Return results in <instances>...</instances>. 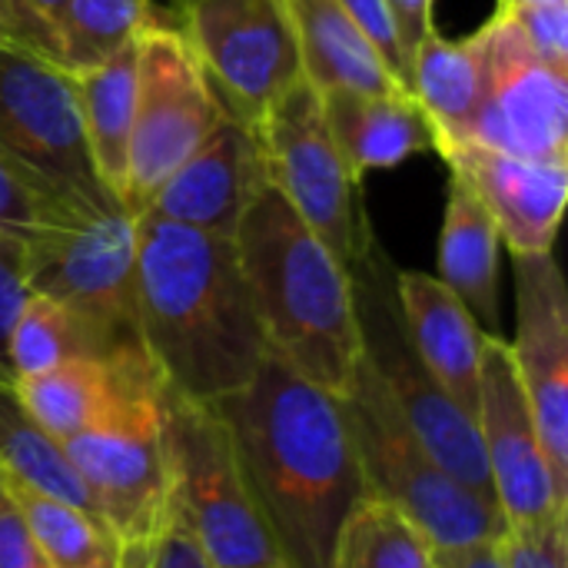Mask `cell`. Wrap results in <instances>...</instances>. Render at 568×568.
I'll use <instances>...</instances> for the list:
<instances>
[{"label": "cell", "mask_w": 568, "mask_h": 568, "mask_svg": "<svg viewBox=\"0 0 568 568\" xmlns=\"http://www.w3.org/2000/svg\"><path fill=\"white\" fill-rule=\"evenodd\" d=\"M226 419L250 496L290 568H326L333 539L363 496L339 396L266 349L253 379L213 403Z\"/></svg>", "instance_id": "cell-1"}, {"label": "cell", "mask_w": 568, "mask_h": 568, "mask_svg": "<svg viewBox=\"0 0 568 568\" xmlns=\"http://www.w3.org/2000/svg\"><path fill=\"white\" fill-rule=\"evenodd\" d=\"M140 343L166 389L220 403L240 393L266 336L233 236L136 216Z\"/></svg>", "instance_id": "cell-2"}, {"label": "cell", "mask_w": 568, "mask_h": 568, "mask_svg": "<svg viewBox=\"0 0 568 568\" xmlns=\"http://www.w3.org/2000/svg\"><path fill=\"white\" fill-rule=\"evenodd\" d=\"M233 243L266 346L320 389L346 396L363 353L349 270L273 186L250 203Z\"/></svg>", "instance_id": "cell-3"}, {"label": "cell", "mask_w": 568, "mask_h": 568, "mask_svg": "<svg viewBox=\"0 0 568 568\" xmlns=\"http://www.w3.org/2000/svg\"><path fill=\"white\" fill-rule=\"evenodd\" d=\"M27 283L93 336L100 356L140 349L136 216L116 196L63 200L27 236Z\"/></svg>", "instance_id": "cell-4"}, {"label": "cell", "mask_w": 568, "mask_h": 568, "mask_svg": "<svg viewBox=\"0 0 568 568\" xmlns=\"http://www.w3.org/2000/svg\"><path fill=\"white\" fill-rule=\"evenodd\" d=\"M339 403L356 446L366 496L396 506L439 552L496 542L506 536L499 506L476 496L433 459L363 356Z\"/></svg>", "instance_id": "cell-5"}, {"label": "cell", "mask_w": 568, "mask_h": 568, "mask_svg": "<svg viewBox=\"0 0 568 568\" xmlns=\"http://www.w3.org/2000/svg\"><path fill=\"white\" fill-rule=\"evenodd\" d=\"M160 436L170 479V509L210 568L283 562L250 496L233 433L213 403L163 386Z\"/></svg>", "instance_id": "cell-6"}, {"label": "cell", "mask_w": 568, "mask_h": 568, "mask_svg": "<svg viewBox=\"0 0 568 568\" xmlns=\"http://www.w3.org/2000/svg\"><path fill=\"white\" fill-rule=\"evenodd\" d=\"M349 280L363 363L379 376L396 409L406 416L409 429L433 453V459L476 496L496 503L479 433L423 366L396 300V266L379 240H373L369 250L349 266Z\"/></svg>", "instance_id": "cell-7"}, {"label": "cell", "mask_w": 568, "mask_h": 568, "mask_svg": "<svg viewBox=\"0 0 568 568\" xmlns=\"http://www.w3.org/2000/svg\"><path fill=\"white\" fill-rule=\"evenodd\" d=\"M270 186L349 270L376 240L363 190L323 116L320 90L300 77L256 123Z\"/></svg>", "instance_id": "cell-8"}, {"label": "cell", "mask_w": 568, "mask_h": 568, "mask_svg": "<svg viewBox=\"0 0 568 568\" xmlns=\"http://www.w3.org/2000/svg\"><path fill=\"white\" fill-rule=\"evenodd\" d=\"M216 100L180 20H160L136 37V110L126 156L123 206L140 216L166 176L223 120Z\"/></svg>", "instance_id": "cell-9"}, {"label": "cell", "mask_w": 568, "mask_h": 568, "mask_svg": "<svg viewBox=\"0 0 568 568\" xmlns=\"http://www.w3.org/2000/svg\"><path fill=\"white\" fill-rule=\"evenodd\" d=\"M0 156L60 196H113L87 150L77 73L13 43H0Z\"/></svg>", "instance_id": "cell-10"}, {"label": "cell", "mask_w": 568, "mask_h": 568, "mask_svg": "<svg viewBox=\"0 0 568 568\" xmlns=\"http://www.w3.org/2000/svg\"><path fill=\"white\" fill-rule=\"evenodd\" d=\"M180 27L223 110L253 130L303 77L283 0H190Z\"/></svg>", "instance_id": "cell-11"}, {"label": "cell", "mask_w": 568, "mask_h": 568, "mask_svg": "<svg viewBox=\"0 0 568 568\" xmlns=\"http://www.w3.org/2000/svg\"><path fill=\"white\" fill-rule=\"evenodd\" d=\"M476 433L489 466L493 499L506 519V529H532L566 516L568 496L556 486L516 373L513 346L499 333L483 336Z\"/></svg>", "instance_id": "cell-12"}, {"label": "cell", "mask_w": 568, "mask_h": 568, "mask_svg": "<svg viewBox=\"0 0 568 568\" xmlns=\"http://www.w3.org/2000/svg\"><path fill=\"white\" fill-rule=\"evenodd\" d=\"M60 449L116 549L150 546L173 523L160 409L87 429Z\"/></svg>", "instance_id": "cell-13"}, {"label": "cell", "mask_w": 568, "mask_h": 568, "mask_svg": "<svg viewBox=\"0 0 568 568\" xmlns=\"http://www.w3.org/2000/svg\"><path fill=\"white\" fill-rule=\"evenodd\" d=\"M483 37L489 80L469 140L529 160H568V70L536 57L503 10L483 23Z\"/></svg>", "instance_id": "cell-14"}, {"label": "cell", "mask_w": 568, "mask_h": 568, "mask_svg": "<svg viewBox=\"0 0 568 568\" xmlns=\"http://www.w3.org/2000/svg\"><path fill=\"white\" fill-rule=\"evenodd\" d=\"M516 260L513 359L559 493L568 496V293L552 253Z\"/></svg>", "instance_id": "cell-15"}, {"label": "cell", "mask_w": 568, "mask_h": 568, "mask_svg": "<svg viewBox=\"0 0 568 568\" xmlns=\"http://www.w3.org/2000/svg\"><path fill=\"white\" fill-rule=\"evenodd\" d=\"M270 186L256 130L230 113L213 133L166 176L140 216L236 236V226L260 190Z\"/></svg>", "instance_id": "cell-16"}, {"label": "cell", "mask_w": 568, "mask_h": 568, "mask_svg": "<svg viewBox=\"0 0 568 568\" xmlns=\"http://www.w3.org/2000/svg\"><path fill=\"white\" fill-rule=\"evenodd\" d=\"M499 226L513 256L552 253L568 200V160H529L473 140L439 150Z\"/></svg>", "instance_id": "cell-17"}, {"label": "cell", "mask_w": 568, "mask_h": 568, "mask_svg": "<svg viewBox=\"0 0 568 568\" xmlns=\"http://www.w3.org/2000/svg\"><path fill=\"white\" fill-rule=\"evenodd\" d=\"M396 300L423 366L476 426L486 329L439 276L396 270Z\"/></svg>", "instance_id": "cell-18"}, {"label": "cell", "mask_w": 568, "mask_h": 568, "mask_svg": "<svg viewBox=\"0 0 568 568\" xmlns=\"http://www.w3.org/2000/svg\"><path fill=\"white\" fill-rule=\"evenodd\" d=\"M320 97L326 126L356 180L373 170H393L409 156L436 150L433 123L409 90H323Z\"/></svg>", "instance_id": "cell-19"}, {"label": "cell", "mask_w": 568, "mask_h": 568, "mask_svg": "<svg viewBox=\"0 0 568 568\" xmlns=\"http://www.w3.org/2000/svg\"><path fill=\"white\" fill-rule=\"evenodd\" d=\"M283 7L300 47L303 77L320 93L323 90H359V93L406 90L339 0H283Z\"/></svg>", "instance_id": "cell-20"}, {"label": "cell", "mask_w": 568, "mask_h": 568, "mask_svg": "<svg viewBox=\"0 0 568 568\" xmlns=\"http://www.w3.org/2000/svg\"><path fill=\"white\" fill-rule=\"evenodd\" d=\"M489 60L483 27L469 37L449 40L433 30L413 53L409 93L436 133V153L473 136L483 100H486Z\"/></svg>", "instance_id": "cell-21"}, {"label": "cell", "mask_w": 568, "mask_h": 568, "mask_svg": "<svg viewBox=\"0 0 568 568\" xmlns=\"http://www.w3.org/2000/svg\"><path fill=\"white\" fill-rule=\"evenodd\" d=\"M499 250L503 236L466 180L449 176L439 233V280L466 303L486 333H499Z\"/></svg>", "instance_id": "cell-22"}, {"label": "cell", "mask_w": 568, "mask_h": 568, "mask_svg": "<svg viewBox=\"0 0 568 568\" xmlns=\"http://www.w3.org/2000/svg\"><path fill=\"white\" fill-rule=\"evenodd\" d=\"M77 100L87 150L100 183L123 200L126 156L136 110V40L120 47L103 63L77 73Z\"/></svg>", "instance_id": "cell-23"}, {"label": "cell", "mask_w": 568, "mask_h": 568, "mask_svg": "<svg viewBox=\"0 0 568 568\" xmlns=\"http://www.w3.org/2000/svg\"><path fill=\"white\" fill-rule=\"evenodd\" d=\"M3 496L23 516L43 562L50 568H116L120 549L103 523L57 496H47L7 473H0Z\"/></svg>", "instance_id": "cell-24"}, {"label": "cell", "mask_w": 568, "mask_h": 568, "mask_svg": "<svg viewBox=\"0 0 568 568\" xmlns=\"http://www.w3.org/2000/svg\"><path fill=\"white\" fill-rule=\"evenodd\" d=\"M326 568H436V549L396 506L363 493L333 539Z\"/></svg>", "instance_id": "cell-25"}, {"label": "cell", "mask_w": 568, "mask_h": 568, "mask_svg": "<svg viewBox=\"0 0 568 568\" xmlns=\"http://www.w3.org/2000/svg\"><path fill=\"white\" fill-rule=\"evenodd\" d=\"M0 473L93 513L90 496L77 479L67 453L30 419L17 396V379L7 376H0Z\"/></svg>", "instance_id": "cell-26"}, {"label": "cell", "mask_w": 568, "mask_h": 568, "mask_svg": "<svg viewBox=\"0 0 568 568\" xmlns=\"http://www.w3.org/2000/svg\"><path fill=\"white\" fill-rule=\"evenodd\" d=\"M160 20L150 0H67L57 27L60 63L73 73L90 70Z\"/></svg>", "instance_id": "cell-27"}, {"label": "cell", "mask_w": 568, "mask_h": 568, "mask_svg": "<svg viewBox=\"0 0 568 568\" xmlns=\"http://www.w3.org/2000/svg\"><path fill=\"white\" fill-rule=\"evenodd\" d=\"M93 356L103 359L93 336L80 326L73 313H67L60 303L30 293L20 306V316L7 339V363L13 379H27L37 373H47L67 359Z\"/></svg>", "instance_id": "cell-28"}, {"label": "cell", "mask_w": 568, "mask_h": 568, "mask_svg": "<svg viewBox=\"0 0 568 568\" xmlns=\"http://www.w3.org/2000/svg\"><path fill=\"white\" fill-rule=\"evenodd\" d=\"M63 200H83V196H60L40 180H33L27 170L0 156V233L3 236H30Z\"/></svg>", "instance_id": "cell-29"}, {"label": "cell", "mask_w": 568, "mask_h": 568, "mask_svg": "<svg viewBox=\"0 0 568 568\" xmlns=\"http://www.w3.org/2000/svg\"><path fill=\"white\" fill-rule=\"evenodd\" d=\"M523 40L546 63L568 70V0H529V3H499Z\"/></svg>", "instance_id": "cell-30"}, {"label": "cell", "mask_w": 568, "mask_h": 568, "mask_svg": "<svg viewBox=\"0 0 568 568\" xmlns=\"http://www.w3.org/2000/svg\"><path fill=\"white\" fill-rule=\"evenodd\" d=\"M503 559L506 568H568V513L546 526L506 529Z\"/></svg>", "instance_id": "cell-31"}, {"label": "cell", "mask_w": 568, "mask_h": 568, "mask_svg": "<svg viewBox=\"0 0 568 568\" xmlns=\"http://www.w3.org/2000/svg\"><path fill=\"white\" fill-rule=\"evenodd\" d=\"M30 296L27 283V240L0 233V376L13 379L7 363V339L20 316V306Z\"/></svg>", "instance_id": "cell-32"}, {"label": "cell", "mask_w": 568, "mask_h": 568, "mask_svg": "<svg viewBox=\"0 0 568 568\" xmlns=\"http://www.w3.org/2000/svg\"><path fill=\"white\" fill-rule=\"evenodd\" d=\"M339 3L353 17V23L363 30V37L373 43V50L383 57V63L409 90V60H406V53L399 47V33H396V23H393V13H389L386 0H339Z\"/></svg>", "instance_id": "cell-33"}, {"label": "cell", "mask_w": 568, "mask_h": 568, "mask_svg": "<svg viewBox=\"0 0 568 568\" xmlns=\"http://www.w3.org/2000/svg\"><path fill=\"white\" fill-rule=\"evenodd\" d=\"M116 568H210L190 536L176 526V519L163 529V536L150 546L120 549Z\"/></svg>", "instance_id": "cell-34"}, {"label": "cell", "mask_w": 568, "mask_h": 568, "mask_svg": "<svg viewBox=\"0 0 568 568\" xmlns=\"http://www.w3.org/2000/svg\"><path fill=\"white\" fill-rule=\"evenodd\" d=\"M0 43H13L40 57L60 60L57 33L23 0H0Z\"/></svg>", "instance_id": "cell-35"}, {"label": "cell", "mask_w": 568, "mask_h": 568, "mask_svg": "<svg viewBox=\"0 0 568 568\" xmlns=\"http://www.w3.org/2000/svg\"><path fill=\"white\" fill-rule=\"evenodd\" d=\"M43 556L17 513V506L3 496L0 499V568H43Z\"/></svg>", "instance_id": "cell-36"}, {"label": "cell", "mask_w": 568, "mask_h": 568, "mask_svg": "<svg viewBox=\"0 0 568 568\" xmlns=\"http://www.w3.org/2000/svg\"><path fill=\"white\" fill-rule=\"evenodd\" d=\"M433 3L436 0H386L396 33H399V47L409 60V77H413V53L419 50V43L436 30L433 20Z\"/></svg>", "instance_id": "cell-37"}, {"label": "cell", "mask_w": 568, "mask_h": 568, "mask_svg": "<svg viewBox=\"0 0 568 568\" xmlns=\"http://www.w3.org/2000/svg\"><path fill=\"white\" fill-rule=\"evenodd\" d=\"M53 33H57V27H60V17H63V7H67V0H23Z\"/></svg>", "instance_id": "cell-38"}, {"label": "cell", "mask_w": 568, "mask_h": 568, "mask_svg": "<svg viewBox=\"0 0 568 568\" xmlns=\"http://www.w3.org/2000/svg\"><path fill=\"white\" fill-rule=\"evenodd\" d=\"M253 568H290L286 562H270V566H253Z\"/></svg>", "instance_id": "cell-39"}, {"label": "cell", "mask_w": 568, "mask_h": 568, "mask_svg": "<svg viewBox=\"0 0 568 568\" xmlns=\"http://www.w3.org/2000/svg\"><path fill=\"white\" fill-rule=\"evenodd\" d=\"M186 3H190V0H173V7H176V10H183Z\"/></svg>", "instance_id": "cell-40"}, {"label": "cell", "mask_w": 568, "mask_h": 568, "mask_svg": "<svg viewBox=\"0 0 568 568\" xmlns=\"http://www.w3.org/2000/svg\"><path fill=\"white\" fill-rule=\"evenodd\" d=\"M499 3H529V0H499Z\"/></svg>", "instance_id": "cell-41"}, {"label": "cell", "mask_w": 568, "mask_h": 568, "mask_svg": "<svg viewBox=\"0 0 568 568\" xmlns=\"http://www.w3.org/2000/svg\"><path fill=\"white\" fill-rule=\"evenodd\" d=\"M0 499H3V489H0Z\"/></svg>", "instance_id": "cell-42"}, {"label": "cell", "mask_w": 568, "mask_h": 568, "mask_svg": "<svg viewBox=\"0 0 568 568\" xmlns=\"http://www.w3.org/2000/svg\"><path fill=\"white\" fill-rule=\"evenodd\" d=\"M43 568H50V566H43Z\"/></svg>", "instance_id": "cell-43"}]
</instances>
